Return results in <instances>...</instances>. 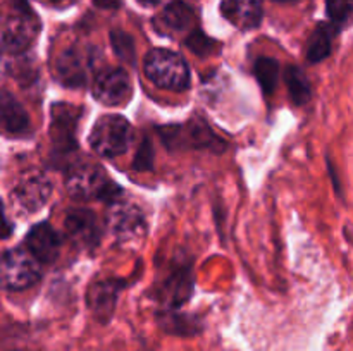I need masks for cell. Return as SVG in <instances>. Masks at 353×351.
<instances>
[{"instance_id": "7c38bea8", "label": "cell", "mask_w": 353, "mask_h": 351, "mask_svg": "<svg viewBox=\"0 0 353 351\" xmlns=\"http://www.w3.org/2000/svg\"><path fill=\"white\" fill-rule=\"evenodd\" d=\"M64 231L68 240L81 250H92L99 244L100 231L92 210L72 209L65 213Z\"/></svg>"}, {"instance_id": "52a82bcc", "label": "cell", "mask_w": 353, "mask_h": 351, "mask_svg": "<svg viewBox=\"0 0 353 351\" xmlns=\"http://www.w3.org/2000/svg\"><path fill=\"white\" fill-rule=\"evenodd\" d=\"M107 226L119 243H131L143 236L145 215L133 203L117 200V202L110 203V210L107 213Z\"/></svg>"}, {"instance_id": "603a6c76", "label": "cell", "mask_w": 353, "mask_h": 351, "mask_svg": "<svg viewBox=\"0 0 353 351\" xmlns=\"http://www.w3.org/2000/svg\"><path fill=\"white\" fill-rule=\"evenodd\" d=\"M110 43H112V48L117 57L123 58L128 64H134V61H137L134 58V43L130 34L121 30H114L110 33Z\"/></svg>"}, {"instance_id": "d4e9b609", "label": "cell", "mask_w": 353, "mask_h": 351, "mask_svg": "<svg viewBox=\"0 0 353 351\" xmlns=\"http://www.w3.org/2000/svg\"><path fill=\"white\" fill-rule=\"evenodd\" d=\"M326 9L334 24L345 23L353 12V0H326Z\"/></svg>"}, {"instance_id": "30bf717a", "label": "cell", "mask_w": 353, "mask_h": 351, "mask_svg": "<svg viewBox=\"0 0 353 351\" xmlns=\"http://www.w3.org/2000/svg\"><path fill=\"white\" fill-rule=\"evenodd\" d=\"M40 23L33 12L12 14L6 19L2 30V47L7 54H21L37 38Z\"/></svg>"}, {"instance_id": "4dcf8cb0", "label": "cell", "mask_w": 353, "mask_h": 351, "mask_svg": "<svg viewBox=\"0 0 353 351\" xmlns=\"http://www.w3.org/2000/svg\"><path fill=\"white\" fill-rule=\"evenodd\" d=\"M50 2H59V0H50Z\"/></svg>"}, {"instance_id": "cb8c5ba5", "label": "cell", "mask_w": 353, "mask_h": 351, "mask_svg": "<svg viewBox=\"0 0 353 351\" xmlns=\"http://www.w3.org/2000/svg\"><path fill=\"white\" fill-rule=\"evenodd\" d=\"M186 47L199 55H209L217 48V41L210 40V38L205 36L202 31H193V33L186 38Z\"/></svg>"}, {"instance_id": "7a4b0ae2", "label": "cell", "mask_w": 353, "mask_h": 351, "mask_svg": "<svg viewBox=\"0 0 353 351\" xmlns=\"http://www.w3.org/2000/svg\"><path fill=\"white\" fill-rule=\"evenodd\" d=\"M145 76L155 86L169 92H185L190 86V69L185 58L168 48H154L145 55Z\"/></svg>"}, {"instance_id": "8992f818", "label": "cell", "mask_w": 353, "mask_h": 351, "mask_svg": "<svg viewBox=\"0 0 353 351\" xmlns=\"http://www.w3.org/2000/svg\"><path fill=\"white\" fill-rule=\"evenodd\" d=\"M95 65V52L92 48H68L54 64V74L64 86L81 88L86 85Z\"/></svg>"}, {"instance_id": "3957f363", "label": "cell", "mask_w": 353, "mask_h": 351, "mask_svg": "<svg viewBox=\"0 0 353 351\" xmlns=\"http://www.w3.org/2000/svg\"><path fill=\"white\" fill-rule=\"evenodd\" d=\"M90 147L103 158L123 155L133 141V127L123 116L110 114L100 117L90 133Z\"/></svg>"}, {"instance_id": "e0dca14e", "label": "cell", "mask_w": 353, "mask_h": 351, "mask_svg": "<svg viewBox=\"0 0 353 351\" xmlns=\"http://www.w3.org/2000/svg\"><path fill=\"white\" fill-rule=\"evenodd\" d=\"M0 107H2V127L7 134L21 136L30 133V116L7 89L2 92Z\"/></svg>"}, {"instance_id": "7402d4cb", "label": "cell", "mask_w": 353, "mask_h": 351, "mask_svg": "<svg viewBox=\"0 0 353 351\" xmlns=\"http://www.w3.org/2000/svg\"><path fill=\"white\" fill-rule=\"evenodd\" d=\"M255 76H257L259 83H261L262 89L265 93L274 92L276 85H278L279 78V64L278 61L269 57H262L255 62Z\"/></svg>"}, {"instance_id": "9a60e30c", "label": "cell", "mask_w": 353, "mask_h": 351, "mask_svg": "<svg viewBox=\"0 0 353 351\" xmlns=\"http://www.w3.org/2000/svg\"><path fill=\"white\" fill-rule=\"evenodd\" d=\"M61 246V236L47 222L37 224L26 236V248L41 264H52L54 260H57Z\"/></svg>"}, {"instance_id": "4316f807", "label": "cell", "mask_w": 353, "mask_h": 351, "mask_svg": "<svg viewBox=\"0 0 353 351\" xmlns=\"http://www.w3.org/2000/svg\"><path fill=\"white\" fill-rule=\"evenodd\" d=\"M100 9H119L121 0H92Z\"/></svg>"}, {"instance_id": "f546056e", "label": "cell", "mask_w": 353, "mask_h": 351, "mask_svg": "<svg viewBox=\"0 0 353 351\" xmlns=\"http://www.w3.org/2000/svg\"><path fill=\"white\" fill-rule=\"evenodd\" d=\"M278 2H290V0H278Z\"/></svg>"}, {"instance_id": "d6986e66", "label": "cell", "mask_w": 353, "mask_h": 351, "mask_svg": "<svg viewBox=\"0 0 353 351\" xmlns=\"http://www.w3.org/2000/svg\"><path fill=\"white\" fill-rule=\"evenodd\" d=\"M159 323L162 330L174 336H196L202 330V323L195 317H188L185 313L164 312L159 315Z\"/></svg>"}, {"instance_id": "44dd1931", "label": "cell", "mask_w": 353, "mask_h": 351, "mask_svg": "<svg viewBox=\"0 0 353 351\" xmlns=\"http://www.w3.org/2000/svg\"><path fill=\"white\" fill-rule=\"evenodd\" d=\"M286 83H288V92L293 103L303 105L310 100V83L307 76L295 65H290L286 69Z\"/></svg>"}, {"instance_id": "83f0119b", "label": "cell", "mask_w": 353, "mask_h": 351, "mask_svg": "<svg viewBox=\"0 0 353 351\" xmlns=\"http://www.w3.org/2000/svg\"><path fill=\"white\" fill-rule=\"evenodd\" d=\"M12 6L14 9L19 10V12H31L30 6H28L26 0H12Z\"/></svg>"}, {"instance_id": "ffe728a7", "label": "cell", "mask_w": 353, "mask_h": 351, "mask_svg": "<svg viewBox=\"0 0 353 351\" xmlns=\"http://www.w3.org/2000/svg\"><path fill=\"white\" fill-rule=\"evenodd\" d=\"M334 30L331 24H319L309 41H307V58L310 62H321L330 55L331 41H333Z\"/></svg>"}, {"instance_id": "9c48e42d", "label": "cell", "mask_w": 353, "mask_h": 351, "mask_svg": "<svg viewBox=\"0 0 353 351\" xmlns=\"http://www.w3.org/2000/svg\"><path fill=\"white\" fill-rule=\"evenodd\" d=\"M81 110L71 103H55L52 107L50 140L57 153L76 150V126Z\"/></svg>"}, {"instance_id": "4fadbf2b", "label": "cell", "mask_w": 353, "mask_h": 351, "mask_svg": "<svg viewBox=\"0 0 353 351\" xmlns=\"http://www.w3.org/2000/svg\"><path fill=\"white\" fill-rule=\"evenodd\" d=\"M192 295V272L185 264H174L168 268L159 284V299L165 308H179Z\"/></svg>"}, {"instance_id": "ac0fdd59", "label": "cell", "mask_w": 353, "mask_h": 351, "mask_svg": "<svg viewBox=\"0 0 353 351\" xmlns=\"http://www.w3.org/2000/svg\"><path fill=\"white\" fill-rule=\"evenodd\" d=\"M193 21H195V14H193L192 7L183 0H174L162 10L157 19V26L168 34H178L190 30Z\"/></svg>"}, {"instance_id": "484cf974", "label": "cell", "mask_w": 353, "mask_h": 351, "mask_svg": "<svg viewBox=\"0 0 353 351\" xmlns=\"http://www.w3.org/2000/svg\"><path fill=\"white\" fill-rule=\"evenodd\" d=\"M150 165H152V148L147 141H143V145H141L140 148V153H138L137 158H134V167H137L138 171H145V169H150Z\"/></svg>"}, {"instance_id": "ba28073f", "label": "cell", "mask_w": 353, "mask_h": 351, "mask_svg": "<svg viewBox=\"0 0 353 351\" xmlns=\"http://www.w3.org/2000/svg\"><path fill=\"white\" fill-rule=\"evenodd\" d=\"M93 95L103 105H126L133 96V81L124 69H105L95 78Z\"/></svg>"}, {"instance_id": "6da1fadb", "label": "cell", "mask_w": 353, "mask_h": 351, "mask_svg": "<svg viewBox=\"0 0 353 351\" xmlns=\"http://www.w3.org/2000/svg\"><path fill=\"white\" fill-rule=\"evenodd\" d=\"M65 189L74 200H105L114 203L123 196L121 188L107 178L103 167L92 162H79L69 169Z\"/></svg>"}, {"instance_id": "5b68a950", "label": "cell", "mask_w": 353, "mask_h": 351, "mask_svg": "<svg viewBox=\"0 0 353 351\" xmlns=\"http://www.w3.org/2000/svg\"><path fill=\"white\" fill-rule=\"evenodd\" d=\"M161 138L171 148H214L223 150L224 143L203 120L190 119L181 126L161 127Z\"/></svg>"}, {"instance_id": "5bb4252c", "label": "cell", "mask_w": 353, "mask_h": 351, "mask_svg": "<svg viewBox=\"0 0 353 351\" xmlns=\"http://www.w3.org/2000/svg\"><path fill=\"white\" fill-rule=\"evenodd\" d=\"M121 288H123V282L121 281L105 279V281L95 282L88 289L86 301H88V308L92 310L97 322L107 323L112 319Z\"/></svg>"}, {"instance_id": "277c9868", "label": "cell", "mask_w": 353, "mask_h": 351, "mask_svg": "<svg viewBox=\"0 0 353 351\" xmlns=\"http://www.w3.org/2000/svg\"><path fill=\"white\" fill-rule=\"evenodd\" d=\"M41 262L30 250L12 248L2 257V286L7 291H21L37 284L41 277Z\"/></svg>"}, {"instance_id": "2e32d148", "label": "cell", "mask_w": 353, "mask_h": 351, "mask_svg": "<svg viewBox=\"0 0 353 351\" xmlns=\"http://www.w3.org/2000/svg\"><path fill=\"white\" fill-rule=\"evenodd\" d=\"M221 12L240 30H254L262 21V0H223Z\"/></svg>"}, {"instance_id": "8fae6325", "label": "cell", "mask_w": 353, "mask_h": 351, "mask_svg": "<svg viewBox=\"0 0 353 351\" xmlns=\"http://www.w3.org/2000/svg\"><path fill=\"white\" fill-rule=\"evenodd\" d=\"M52 196V182L41 172L24 174L14 186L12 198L26 212H38Z\"/></svg>"}, {"instance_id": "f1b7e54d", "label": "cell", "mask_w": 353, "mask_h": 351, "mask_svg": "<svg viewBox=\"0 0 353 351\" xmlns=\"http://www.w3.org/2000/svg\"><path fill=\"white\" fill-rule=\"evenodd\" d=\"M140 3H143V6H155V3H159L161 0H138Z\"/></svg>"}]
</instances>
